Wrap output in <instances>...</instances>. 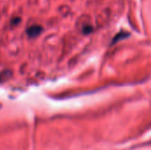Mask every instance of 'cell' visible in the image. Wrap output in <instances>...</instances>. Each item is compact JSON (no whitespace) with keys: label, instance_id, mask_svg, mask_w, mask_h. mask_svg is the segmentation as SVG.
I'll return each mask as SVG.
<instances>
[{"label":"cell","instance_id":"1","mask_svg":"<svg viewBox=\"0 0 151 150\" xmlns=\"http://www.w3.org/2000/svg\"><path fill=\"white\" fill-rule=\"evenodd\" d=\"M42 31V27L39 25H33L27 29V34L29 37H35Z\"/></svg>","mask_w":151,"mask_h":150},{"label":"cell","instance_id":"2","mask_svg":"<svg viewBox=\"0 0 151 150\" xmlns=\"http://www.w3.org/2000/svg\"><path fill=\"white\" fill-rule=\"evenodd\" d=\"M20 21H21V19H20L19 17H15V18H13V19H12L11 23H12V25H17V24H19Z\"/></svg>","mask_w":151,"mask_h":150}]
</instances>
